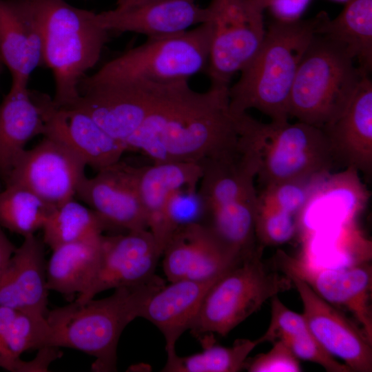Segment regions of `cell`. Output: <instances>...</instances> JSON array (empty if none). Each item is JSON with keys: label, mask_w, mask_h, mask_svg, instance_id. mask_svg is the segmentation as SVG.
<instances>
[{"label": "cell", "mask_w": 372, "mask_h": 372, "mask_svg": "<svg viewBox=\"0 0 372 372\" xmlns=\"http://www.w3.org/2000/svg\"><path fill=\"white\" fill-rule=\"evenodd\" d=\"M202 174V167L196 163H158L141 167L139 190L147 228L161 256L172 234L166 212L169 197L179 188L198 187Z\"/></svg>", "instance_id": "24"}, {"label": "cell", "mask_w": 372, "mask_h": 372, "mask_svg": "<svg viewBox=\"0 0 372 372\" xmlns=\"http://www.w3.org/2000/svg\"><path fill=\"white\" fill-rule=\"evenodd\" d=\"M86 164L59 141L43 136L37 145L17 158L6 185L22 186L56 207L76 196Z\"/></svg>", "instance_id": "10"}, {"label": "cell", "mask_w": 372, "mask_h": 372, "mask_svg": "<svg viewBox=\"0 0 372 372\" xmlns=\"http://www.w3.org/2000/svg\"><path fill=\"white\" fill-rule=\"evenodd\" d=\"M316 33L342 45L365 74L372 70V0H347L338 15L319 12Z\"/></svg>", "instance_id": "27"}, {"label": "cell", "mask_w": 372, "mask_h": 372, "mask_svg": "<svg viewBox=\"0 0 372 372\" xmlns=\"http://www.w3.org/2000/svg\"><path fill=\"white\" fill-rule=\"evenodd\" d=\"M42 229L43 242L52 250L63 245L99 237L106 230L96 214L74 198L55 207Z\"/></svg>", "instance_id": "28"}, {"label": "cell", "mask_w": 372, "mask_h": 372, "mask_svg": "<svg viewBox=\"0 0 372 372\" xmlns=\"http://www.w3.org/2000/svg\"><path fill=\"white\" fill-rule=\"evenodd\" d=\"M254 229L261 245H282L291 240L296 232V216L258 200Z\"/></svg>", "instance_id": "32"}, {"label": "cell", "mask_w": 372, "mask_h": 372, "mask_svg": "<svg viewBox=\"0 0 372 372\" xmlns=\"http://www.w3.org/2000/svg\"><path fill=\"white\" fill-rule=\"evenodd\" d=\"M166 212L172 234L183 225L204 224L205 210L198 187H184L174 191L169 197Z\"/></svg>", "instance_id": "33"}, {"label": "cell", "mask_w": 372, "mask_h": 372, "mask_svg": "<svg viewBox=\"0 0 372 372\" xmlns=\"http://www.w3.org/2000/svg\"><path fill=\"white\" fill-rule=\"evenodd\" d=\"M282 340L298 358L321 365L329 372H349L350 369L341 364L325 350L311 333Z\"/></svg>", "instance_id": "35"}, {"label": "cell", "mask_w": 372, "mask_h": 372, "mask_svg": "<svg viewBox=\"0 0 372 372\" xmlns=\"http://www.w3.org/2000/svg\"><path fill=\"white\" fill-rule=\"evenodd\" d=\"M16 247L8 239L0 226V278Z\"/></svg>", "instance_id": "38"}, {"label": "cell", "mask_w": 372, "mask_h": 372, "mask_svg": "<svg viewBox=\"0 0 372 372\" xmlns=\"http://www.w3.org/2000/svg\"><path fill=\"white\" fill-rule=\"evenodd\" d=\"M96 17L110 32H135L151 39L179 34L204 23L208 10L195 0H154L103 11Z\"/></svg>", "instance_id": "19"}, {"label": "cell", "mask_w": 372, "mask_h": 372, "mask_svg": "<svg viewBox=\"0 0 372 372\" xmlns=\"http://www.w3.org/2000/svg\"><path fill=\"white\" fill-rule=\"evenodd\" d=\"M345 48L315 34L291 90L289 115L320 128L333 122L356 92L364 74Z\"/></svg>", "instance_id": "6"}, {"label": "cell", "mask_w": 372, "mask_h": 372, "mask_svg": "<svg viewBox=\"0 0 372 372\" xmlns=\"http://www.w3.org/2000/svg\"><path fill=\"white\" fill-rule=\"evenodd\" d=\"M154 0H116V8L117 9H125L136 5H138L147 1Z\"/></svg>", "instance_id": "39"}, {"label": "cell", "mask_w": 372, "mask_h": 372, "mask_svg": "<svg viewBox=\"0 0 372 372\" xmlns=\"http://www.w3.org/2000/svg\"><path fill=\"white\" fill-rule=\"evenodd\" d=\"M207 8L211 37L205 72L211 85L229 87L262 43L265 10L255 0H211Z\"/></svg>", "instance_id": "9"}, {"label": "cell", "mask_w": 372, "mask_h": 372, "mask_svg": "<svg viewBox=\"0 0 372 372\" xmlns=\"http://www.w3.org/2000/svg\"><path fill=\"white\" fill-rule=\"evenodd\" d=\"M219 278L170 282L155 292L144 305L140 317L151 322L163 333L167 358L176 354L177 340L190 329L205 294Z\"/></svg>", "instance_id": "23"}, {"label": "cell", "mask_w": 372, "mask_h": 372, "mask_svg": "<svg viewBox=\"0 0 372 372\" xmlns=\"http://www.w3.org/2000/svg\"><path fill=\"white\" fill-rule=\"evenodd\" d=\"M325 176L272 183L258 194L259 203L297 216L308 205Z\"/></svg>", "instance_id": "31"}, {"label": "cell", "mask_w": 372, "mask_h": 372, "mask_svg": "<svg viewBox=\"0 0 372 372\" xmlns=\"http://www.w3.org/2000/svg\"><path fill=\"white\" fill-rule=\"evenodd\" d=\"M264 10L267 9V6L269 0H255Z\"/></svg>", "instance_id": "40"}, {"label": "cell", "mask_w": 372, "mask_h": 372, "mask_svg": "<svg viewBox=\"0 0 372 372\" xmlns=\"http://www.w3.org/2000/svg\"><path fill=\"white\" fill-rule=\"evenodd\" d=\"M319 13L308 19L275 20L252 59L229 87L234 114L255 109L272 121H288L291 90L302 57L315 35Z\"/></svg>", "instance_id": "2"}, {"label": "cell", "mask_w": 372, "mask_h": 372, "mask_svg": "<svg viewBox=\"0 0 372 372\" xmlns=\"http://www.w3.org/2000/svg\"><path fill=\"white\" fill-rule=\"evenodd\" d=\"M271 320L268 329L260 337L262 343L273 342L310 333L302 314L287 307L278 295L271 298Z\"/></svg>", "instance_id": "34"}, {"label": "cell", "mask_w": 372, "mask_h": 372, "mask_svg": "<svg viewBox=\"0 0 372 372\" xmlns=\"http://www.w3.org/2000/svg\"><path fill=\"white\" fill-rule=\"evenodd\" d=\"M161 254L147 229L103 235L98 268L87 289L76 302H85L110 289L146 282L155 273Z\"/></svg>", "instance_id": "14"}, {"label": "cell", "mask_w": 372, "mask_h": 372, "mask_svg": "<svg viewBox=\"0 0 372 372\" xmlns=\"http://www.w3.org/2000/svg\"><path fill=\"white\" fill-rule=\"evenodd\" d=\"M43 34V65L50 70L55 85L52 102L60 108L74 106L79 85L100 59L110 32L100 25L96 12L65 0H27Z\"/></svg>", "instance_id": "4"}, {"label": "cell", "mask_w": 372, "mask_h": 372, "mask_svg": "<svg viewBox=\"0 0 372 372\" xmlns=\"http://www.w3.org/2000/svg\"><path fill=\"white\" fill-rule=\"evenodd\" d=\"M332 1L344 3L347 0H332Z\"/></svg>", "instance_id": "42"}, {"label": "cell", "mask_w": 372, "mask_h": 372, "mask_svg": "<svg viewBox=\"0 0 372 372\" xmlns=\"http://www.w3.org/2000/svg\"><path fill=\"white\" fill-rule=\"evenodd\" d=\"M312 0H269L267 6L275 20L285 22L294 21L301 16Z\"/></svg>", "instance_id": "37"}, {"label": "cell", "mask_w": 372, "mask_h": 372, "mask_svg": "<svg viewBox=\"0 0 372 372\" xmlns=\"http://www.w3.org/2000/svg\"><path fill=\"white\" fill-rule=\"evenodd\" d=\"M236 116L239 147L254 156L264 187L325 176L332 169L335 160L322 128L298 121L262 123L247 112Z\"/></svg>", "instance_id": "5"}, {"label": "cell", "mask_w": 372, "mask_h": 372, "mask_svg": "<svg viewBox=\"0 0 372 372\" xmlns=\"http://www.w3.org/2000/svg\"><path fill=\"white\" fill-rule=\"evenodd\" d=\"M3 66H4L2 62L0 61V76H1V73H2L3 70Z\"/></svg>", "instance_id": "41"}, {"label": "cell", "mask_w": 372, "mask_h": 372, "mask_svg": "<svg viewBox=\"0 0 372 372\" xmlns=\"http://www.w3.org/2000/svg\"><path fill=\"white\" fill-rule=\"evenodd\" d=\"M211 37V26L205 22L179 34L147 39L87 75L80 83L79 92L109 83L188 81L206 70Z\"/></svg>", "instance_id": "7"}, {"label": "cell", "mask_w": 372, "mask_h": 372, "mask_svg": "<svg viewBox=\"0 0 372 372\" xmlns=\"http://www.w3.org/2000/svg\"><path fill=\"white\" fill-rule=\"evenodd\" d=\"M103 235L52 249L46 264L47 285L66 298L83 293L99 266Z\"/></svg>", "instance_id": "26"}, {"label": "cell", "mask_w": 372, "mask_h": 372, "mask_svg": "<svg viewBox=\"0 0 372 372\" xmlns=\"http://www.w3.org/2000/svg\"><path fill=\"white\" fill-rule=\"evenodd\" d=\"M303 305L302 316L316 340L333 356L343 360L351 371H372V343L330 303L320 297L303 280L287 276Z\"/></svg>", "instance_id": "17"}, {"label": "cell", "mask_w": 372, "mask_h": 372, "mask_svg": "<svg viewBox=\"0 0 372 372\" xmlns=\"http://www.w3.org/2000/svg\"><path fill=\"white\" fill-rule=\"evenodd\" d=\"M23 238L0 278V306L46 316L50 290L44 243L34 234Z\"/></svg>", "instance_id": "21"}, {"label": "cell", "mask_w": 372, "mask_h": 372, "mask_svg": "<svg viewBox=\"0 0 372 372\" xmlns=\"http://www.w3.org/2000/svg\"><path fill=\"white\" fill-rule=\"evenodd\" d=\"M244 368L249 372H299L298 358L282 340L273 342V347L265 353L257 355Z\"/></svg>", "instance_id": "36"}, {"label": "cell", "mask_w": 372, "mask_h": 372, "mask_svg": "<svg viewBox=\"0 0 372 372\" xmlns=\"http://www.w3.org/2000/svg\"><path fill=\"white\" fill-rule=\"evenodd\" d=\"M335 160L349 169H372V81L365 76L342 112L322 128Z\"/></svg>", "instance_id": "22"}, {"label": "cell", "mask_w": 372, "mask_h": 372, "mask_svg": "<svg viewBox=\"0 0 372 372\" xmlns=\"http://www.w3.org/2000/svg\"><path fill=\"white\" fill-rule=\"evenodd\" d=\"M54 208L25 187L6 185L0 191V226L23 237L34 234Z\"/></svg>", "instance_id": "30"}, {"label": "cell", "mask_w": 372, "mask_h": 372, "mask_svg": "<svg viewBox=\"0 0 372 372\" xmlns=\"http://www.w3.org/2000/svg\"><path fill=\"white\" fill-rule=\"evenodd\" d=\"M141 167L118 161L85 176L76 196L92 209L106 230L124 232L147 229L139 190Z\"/></svg>", "instance_id": "12"}, {"label": "cell", "mask_w": 372, "mask_h": 372, "mask_svg": "<svg viewBox=\"0 0 372 372\" xmlns=\"http://www.w3.org/2000/svg\"><path fill=\"white\" fill-rule=\"evenodd\" d=\"M261 256L258 248L212 285L189 329L194 335L225 336L267 300L292 287L290 278L271 269Z\"/></svg>", "instance_id": "8"}, {"label": "cell", "mask_w": 372, "mask_h": 372, "mask_svg": "<svg viewBox=\"0 0 372 372\" xmlns=\"http://www.w3.org/2000/svg\"><path fill=\"white\" fill-rule=\"evenodd\" d=\"M0 61L22 85L43 64L42 30L27 0H0Z\"/></svg>", "instance_id": "20"}, {"label": "cell", "mask_w": 372, "mask_h": 372, "mask_svg": "<svg viewBox=\"0 0 372 372\" xmlns=\"http://www.w3.org/2000/svg\"><path fill=\"white\" fill-rule=\"evenodd\" d=\"M46 316L0 306V367L12 372L48 371L59 357L50 347Z\"/></svg>", "instance_id": "18"}, {"label": "cell", "mask_w": 372, "mask_h": 372, "mask_svg": "<svg viewBox=\"0 0 372 372\" xmlns=\"http://www.w3.org/2000/svg\"><path fill=\"white\" fill-rule=\"evenodd\" d=\"M45 123L28 85L12 83L0 103V178H8L27 143L43 135Z\"/></svg>", "instance_id": "25"}, {"label": "cell", "mask_w": 372, "mask_h": 372, "mask_svg": "<svg viewBox=\"0 0 372 372\" xmlns=\"http://www.w3.org/2000/svg\"><path fill=\"white\" fill-rule=\"evenodd\" d=\"M165 285L154 275L146 282L115 289L110 296L70 304L48 311L50 347L77 349L95 358L92 370L116 371V350L122 332L140 317L148 299Z\"/></svg>", "instance_id": "3"}, {"label": "cell", "mask_w": 372, "mask_h": 372, "mask_svg": "<svg viewBox=\"0 0 372 372\" xmlns=\"http://www.w3.org/2000/svg\"><path fill=\"white\" fill-rule=\"evenodd\" d=\"M203 350L188 356L177 354L167 358L162 371L237 372L244 368L248 355L261 344L260 338L238 339L231 347L215 344L208 337L201 338Z\"/></svg>", "instance_id": "29"}, {"label": "cell", "mask_w": 372, "mask_h": 372, "mask_svg": "<svg viewBox=\"0 0 372 372\" xmlns=\"http://www.w3.org/2000/svg\"><path fill=\"white\" fill-rule=\"evenodd\" d=\"M45 123L43 136L70 149L97 172L121 161L127 145L110 135L90 115L75 107H56L48 95L32 92Z\"/></svg>", "instance_id": "16"}, {"label": "cell", "mask_w": 372, "mask_h": 372, "mask_svg": "<svg viewBox=\"0 0 372 372\" xmlns=\"http://www.w3.org/2000/svg\"><path fill=\"white\" fill-rule=\"evenodd\" d=\"M172 83L141 81L96 85L81 92L79 101L70 107L87 113L110 135L125 143Z\"/></svg>", "instance_id": "11"}, {"label": "cell", "mask_w": 372, "mask_h": 372, "mask_svg": "<svg viewBox=\"0 0 372 372\" xmlns=\"http://www.w3.org/2000/svg\"><path fill=\"white\" fill-rule=\"evenodd\" d=\"M274 264L286 276L293 275L303 280L327 302L350 311L372 343L371 265L360 262L344 268H318L303 258L291 257L281 251L276 254Z\"/></svg>", "instance_id": "13"}, {"label": "cell", "mask_w": 372, "mask_h": 372, "mask_svg": "<svg viewBox=\"0 0 372 372\" xmlns=\"http://www.w3.org/2000/svg\"><path fill=\"white\" fill-rule=\"evenodd\" d=\"M125 144L154 163H200L236 152L238 132L229 87L211 85L198 92L188 81L172 83Z\"/></svg>", "instance_id": "1"}, {"label": "cell", "mask_w": 372, "mask_h": 372, "mask_svg": "<svg viewBox=\"0 0 372 372\" xmlns=\"http://www.w3.org/2000/svg\"><path fill=\"white\" fill-rule=\"evenodd\" d=\"M162 256L169 282L218 278L245 258L225 245L203 223H192L175 229Z\"/></svg>", "instance_id": "15"}]
</instances>
